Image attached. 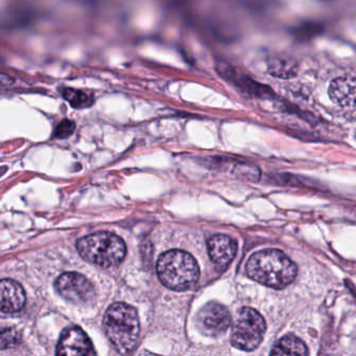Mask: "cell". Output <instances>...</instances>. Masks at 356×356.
Returning a JSON list of instances; mask_svg holds the SVG:
<instances>
[{
    "label": "cell",
    "instance_id": "6da1fadb",
    "mask_svg": "<svg viewBox=\"0 0 356 356\" xmlns=\"http://www.w3.org/2000/svg\"><path fill=\"white\" fill-rule=\"evenodd\" d=\"M245 270L250 278L276 289H284L297 276V266L293 260L279 250H264L253 254Z\"/></svg>",
    "mask_w": 356,
    "mask_h": 356
},
{
    "label": "cell",
    "instance_id": "7a4b0ae2",
    "mask_svg": "<svg viewBox=\"0 0 356 356\" xmlns=\"http://www.w3.org/2000/svg\"><path fill=\"white\" fill-rule=\"evenodd\" d=\"M104 329L120 353H129L136 346L140 332L136 310L128 304H112L104 316Z\"/></svg>",
    "mask_w": 356,
    "mask_h": 356
},
{
    "label": "cell",
    "instance_id": "3957f363",
    "mask_svg": "<svg viewBox=\"0 0 356 356\" xmlns=\"http://www.w3.org/2000/svg\"><path fill=\"white\" fill-rule=\"evenodd\" d=\"M157 273L162 284L172 291H186L197 283L200 268L195 258L182 250H170L159 257Z\"/></svg>",
    "mask_w": 356,
    "mask_h": 356
},
{
    "label": "cell",
    "instance_id": "277c9868",
    "mask_svg": "<svg viewBox=\"0 0 356 356\" xmlns=\"http://www.w3.org/2000/svg\"><path fill=\"white\" fill-rule=\"evenodd\" d=\"M76 249L83 259L102 268L118 266L126 257L122 238L110 232H97L79 239Z\"/></svg>",
    "mask_w": 356,
    "mask_h": 356
},
{
    "label": "cell",
    "instance_id": "5b68a950",
    "mask_svg": "<svg viewBox=\"0 0 356 356\" xmlns=\"http://www.w3.org/2000/svg\"><path fill=\"white\" fill-rule=\"evenodd\" d=\"M266 331V321L257 310L241 308L233 323L231 343L243 351H253L261 343Z\"/></svg>",
    "mask_w": 356,
    "mask_h": 356
},
{
    "label": "cell",
    "instance_id": "8992f818",
    "mask_svg": "<svg viewBox=\"0 0 356 356\" xmlns=\"http://www.w3.org/2000/svg\"><path fill=\"white\" fill-rule=\"evenodd\" d=\"M231 321L232 318L229 310L218 302L206 304L195 318L199 330L210 337H218L224 334L230 327Z\"/></svg>",
    "mask_w": 356,
    "mask_h": 356
},
{
    "label": "cell",
    "instance_id": "52a82bcc",
    "mask_svg": "<svg viewBox=\"0 0 356 356\" xmlns=\"http://www.w3.org/2000/svg\"><path fill=\"white\" fill-rule=\"evenodd\" d=\"M58 293L74 304H84L95 297L92 283L79 273H64L55 283Z\"/></svg>",
    "mask_w": 356,
    "mask_h": 356
},
{
    "label": "cell",
    "instance_id": "ba28073f",
    "mask_svg": "<svg viewBox=\"0 0 356 356\" xmlns=\"http://www.w3.org/2000/svg\"><path fill=\"white\" fill-rule=\"evenodd\" d=\"M57 354L67 356L95 355V351L86 333L79 327H72L62 333L58 343Z\"/></svg>",
    "mask_w": 356,
    "mask_h": 356
},
{
    "label": "cell",
    "instance_id": "9c48e42d",
    "mask_svg": "<svg viewBox=\"0 0 356 356\" xmlns=\"http://www.w3.org/2000/svg\"><path fill=\"white\" fill-rule=\"evenodd\" d=\"M208 252L216 266H226L236 255L237 243L227 235H214L208 241Z\"/></svg>",
    "mask_w": 356,
    "mask_h": 356
},
{
    "label": "cell",
    "instance_id": "30bf717a",
    "mask_svg": "<svg viewBox=\"0 0 356 356\" xmlns=\"http://www.w3.org/2000/svg\"><path fill=\"white\" fill-rule=\"evenodd\" d=\"M329 95L333 103L343 108L356 107L355 76H341L331 82Z\"/></svg>",
    "mask_w": 356,
    "mask_h": 356
},
{
    "label": "cell",
    "instance_id": "8fae6325",
    "mask_svg": "<svg viewBox=\"0 0 356 356\" xmlns=\"http://www.w3.org/2000/svg\"><path fill=\"white\" fill-rule=\"evenodd\" d=\"M1 303L0 308L5 314H15L24 308L26 304V293L19 283L11 279L1 281Z\"/></svg>",
    "mask_w": 356,
    "mask_h": 356
},
{
    "label": "cell",
    "instance_id": "7c38bea8",
    "mask_svg": "<svg viewBox=\"0 0 356 356\" xmlns=\"http://www.w3.org/2000/svg\"><path fill=\"white\" fill-rule=\"evenodd\" d=\"M268 72L275 78L291 79L297 76L298 63L286 56H274L268 61Z\"/></svg>",
    "mask_w": 356,
    "mask_h": 356
},
{
    "label": "cell",
    "instance_id": "4fadbf2b",
    "mask_svg": "<svg viewBox=\"0 0 356 356\" xmlns=\"http://www.w3.org/2000/svg\"><path fill=\"white\" fill-rule=\"evenodd\" d=\"M272 355H308L307 346L299 337L287 334L281 337L270 351Z\"/></svg>",
    "mask_w": 356,
    "mask_h": 356
},
{
    "label": "cell",
    "instance_id": "5bb4252c",
    "mask_svg": "<svg viewBox=\"0 0 356 356\" xmlns=\"http://www.w3.org/2000/svg\"><path fill=\"white\" fill-rule=\"evenodd\" d=\"M61 95L74 109H86V108H90L95 103L93 95H89L86 91L80 90V89L65 87L62 89Z\"/></svg>",
    "mask_w": 356,
    "mask_h": 356
},
{
    "label": "cell",
    "instance_id": "9a60e30c",
    "mask_svg": "<svg viewBox=\"0 0 356 356\" xmlns=\"http://www.w3.org/2000/svg\"><path fill=\"white\" fill-rule=\"evenodd\" d=\"M74 131H76V124L72 120L64 118L58 124L54 135L58 139H67L74 134Z\"/></svg>",
    "mask_w": 356,
    "mask_h": 356
},
{
    "label": "cell",
    "instance_id": "2e32d148",
    "mask_svg": "<svg viewBox=\"0 0 356 356\" xmlns=\"http://www.w3.org/2000/svg\"><path fill=\"white\" fill-rule=\"evenodd\" d=\"M19 339V333L15 329H3L1 332V348L7 349L10 346L16 345Z\"/></svg>",
    "mask_w": 356,
    "mask_h": 356
}]
</instances>
